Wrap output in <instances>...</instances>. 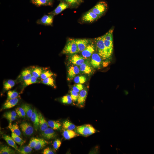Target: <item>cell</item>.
Wrapping results in <instances>:
<instances>
[{"label":"cell","mask_w":154,"mask_h":154,"mask_svg":"<svg viewBox=\"0 0 154 154\" xmlns=\"http://www.w3.org/2000/svg\"><path fill=\"white\" fill-rule=\"evenodd\" d=\"M63 135L64 138L67 140L70 139L79 135L78 133H76L73 130L67 129H66L63 131Z\"/></svg>","instance_id":"24"},{"label":"cell","mask_w":154,"mask_h":154,"mask_svg":"<svg viewBox=\"0 0 154 154\" xmlns=\"http://www.w3.org/2000/svg\"><path fill=\"white\" fill-rule=\"evenodd\" d=\"M79 52H82L90 43V40L86 39H75Z\"/></svg>","instance_id":"14"},{"label":"cell","mask_w":154,"mask_h":154,"mask_svg":"<svg viewBox=\"0 0 154 154\" xmlns=\"http://www.w3.org/2000/svg\"><path fill=\"white\" fill-rule=\"evenodd\" d=\"M61 145V142L59 139L55 140L53 142V144L54 148L55 150H57L59 149Z\"/></svg>","instance_id":"45"},{"label":"cell","mask_w":154,"mask_h":154,"mask_svg":"<svg viewBox=\"0 0 154 154\" xmlns=\"http://www.w3.org/2000/svg\"><path fill=\"white\" fill-rule=\"evenodd\" d=\"M108 5L105 1H101L97 4L90 10L94 13L101 17L106 12Z\"/></svg>","instance_id":"4"},{"label":"cell","mask_w":154,"mask_h":154,"mask_svg":"<svg viewBox=\"0 0 154 154\" xmlns=\"http://www.w3.org/2000/svg\"><path fill=\"white\" fill-rule=\"evenodd\" d=\"M32 149L28 145L18 148L17 151L20 154H29L31 152Z\"/></svg>","instance_id":"34"},{"label":"cell","mask_w":154,"mask_h":154,"mask_svg":"<svg viewBox=\"0 0 154 154\" xmlns=\"http://www.w3.org/2000/svg\"><path fill=\"white\" fill-rule=\"evenodd\" d=\"M40 82L38 78L32 76L29 79L24 80L22 82V90L21 92H22L24 89L27 86L33 84L39 83Z\"/></svg>","instance_id":"20"},{"label":"cell","mask_w":154,"mask_h":154,"mask_svg":"<svg viewBox=\"0 0 154 154\" xmlns=\"http://www.w3.org/2000/svg\"><path fill=\"white\" fill-rule=\"evenodd\" d=\"M50 143V142L48 141L43 139H40V140L34 149L36 150H39L42 149L47 144Z\"/></svg>","instance_id":"32"},{"label":"cell","mask_w":154,"mask_h":154,"mask_svg":"<svg viewBox=\"0 0 154 154\" xmlns=\"http://www.w3.org/2000/svg\"><path fill=\"white\" fill-rule=\"evenodd\" d=\"M61 102L64 104H70L72 102L71 96L68 95L63 96L61 99Z\"/></svg>","instance_id":"40"},{"label":"cell","mask_w":154,"mask_h":154,"mask_svg":"<svg viewBox=\"0 0 154 154\" xmlns=\"http://www.w3.org/2000/svg\"><path fill=\"white\" fill-rule=\"evenodd\" d=\"M69 5L68 3L64 1H61L55 9L51 12L49 13L48 14L53 16L57 15L68 8Z\"/></svg>","instance_id":"15"},{"label":"cell","mask_w":154,"mask_h":154,"mask_svg":"<svg viewBox=\"0 0 154 154\" xmlns=\"http://www.w3.org/2000/svg\"><path fill=\"white\" fill-rule=\"evenodd\" d=\"M80 3L81 2L82 0H77Z\"/></svg>","instance_id":"50"},{"label":"cell","mask_w":154,"mask_h":154,"mask_svg":"<svg viewBox=\"0 0 154 154\" xmlns=\"http://www.w3.org/2000/svg\"><path fill=\"white\" fill-rule=\"evenodd\" d=\"M95 49V46L93 42L90 43L81 52L82 56L85 58L90 57L94 52Z\"/></svg>","instance_id":"13"},{"label":"cell","mask_w":154,"mask_h":154,"mask_svg":"<svg viewBox=\"0 0 154 154\" xmlns=\"http://www.w3.org/2000/svg\"><path fill=\"white\" fill-rule=\"evenodd\" d=\"M44 69L38 66H33L32 74V76L38 78H40L41 74Z\"/></svg>","instance_id":"26"},{"label":"cell","mask_w":154,"mask_h":154,"mask_svg":"<svg viewBox=\"0 0 154 154\" xmlns=\"http://www.w3.org/2000/svg\"><path fill=\"white\" fill-rule=\"evenodd\" d=\"M30 119L33 124L35 130L37 131L39 127V117L38 113L35 108L33 110Z\"/></svg>","instance_id":"18"},{"label":"cell","mask_w":154,"mask_h":154,"mask_svg":"<svg viewBox=\"0 0 154 154\" xmlns=\"http://www.w3.org/2000/svg\"><path fill=\"white\" fill-rule=\"evenodd\" d=\"M48 2L50 3H52V0H47Z\"/></svg>","instance_id":"49"},{"label":"cell","mask_w":154,"mask_h":154,"mask_svg":"<svg viewBox=\"0 0 154 154\" xmlns=\"http://www.w3.org/2000/svg\"><path fill=\"white\" fill-rule=\"evenodd\" d=\"M104 44L110 57L112 54L113 49V40H109L104 38L102 36Z\"/></svg>","instance_id":"23"},{"label":"cell","mask_w":154,"mask_h":154,"mask_svg":"<svg viewBox=\"0 0 154 154\" xmlns=\"http://www.w3.org/2000/svg\"><path fill=\"white\" fill-rule=\"evenodd\" d=\"M80 71L79 68L77 66L73 64L71 65L68 69L67 80H72Z\"/></svg>","instance_id":"11"},{"label":"cell","mask_w":154,"mask_h":154,"mask_svg":"<svg viewBox=\"0 0 154 154\" xmlns=\"http://www.w3.org/2000/svg\"><path fill=\"white\" fill-rule=\"evenodd\" d=\"M100 17L90 10L83 15L82 19L84 22L91 23L97 20Z\"/></svg>","instance_id":"6"},{"label":"cell","mask_w":154,"mask_h":154,"mask_svg":"<svg viewBox=\"0 0 154 154\" xmlns=\"http://www.w3.org/2000/svg\"><path fill=\"white\" fill-rule=\"evenodd\" d=\"M15 153V151L9 146L3 145L0 147V154H14Z\"/></svg>","instance_id":"29"},{"label":"cell","mask_w":154,"mask_h":154,"mask_svg":"<svg viewBox=\"0 0 154 154\" xmlns=\"http://www.w3.org/2000/svg\"><path fill=\"white\" fill-rule=\"evenodd\" d=\"M86 78L83 76H78L74 78V81L76 84H83L86 81Z\"/></svg>","instance_id":"39"},{"label":"cell","mask_w":154,"mask_h":154,"mask_svg":"<svg viewBox=\"0 0 154 154\" xmlns=\"http://www.w3.org/2000/svg\"><path fill=\"white\" fill-rule=\"evenodd\" d=\"M94 40L98 53L103 60L109 59L110 57L105 45L102 36L95 38Z\"/></svg>","instance_id":"1"},{"label":"cell","mask_w":154,"mask_h":154,"mask_svg":"<svg viewBox=\"0 0 154 154\" xmlns=\"http://www.w3.org/2000/svg\"><path fill=\"white\" fill-rule=\"evenodd\" d=\"M65 1L69 5L74 6L80 3L77 0H61Z\"/></svg>","instance_id":"46"},{"label":"cell","mask_w":154,"mask_h":154,"mask_svg":"<svg viewBox=\"0 0 154 154\" xmlns=\"http://www.w3.org/2000/svg\"><path fill=\"white\" fill-rule=\"evenodd\" d=\"M7 97L6 101H7L9 100L15 98L18 96V93L15 90H9L7 93Z\"/></svg>","instance_id":"37"},{"label":"cell","mask_w":154,"mask_h":154,"mask_svg":"<svg viewBox=\"0 0 154 154\" xmlns=\"http://www.w3.org/2000/svg\"><path fill=\"white\" fill-rule=\"evenodd\" d=\"M42 136L47 139H50L55 138L56 134L54 129L50 128H48L42 133Z\"/></svg>","instance_id":"19"},{"label":"cell","mask_w":154,"mask_h":154,"mask_svg":"<svg viewBox=\"0 0 154 154\" xmlns=\"http://www.w3.org/2000/svg\"><path fill=\"white\" fill-rule=\"evenodd\" d=\"M79 66L80 71L83 74L91 75L94 72V68L88 61H85Z\"/></svg>","instance_id":"7"},{"label":"cell","mask_w":154,"mask_h":154,"mask_svg":"<svg viewBox=\"0 0 154 154\" xmlns=\"http://www.w3.org/2000/svg\"><path fill=\"white\" fill-rule=\"evenodd\" d=\"M48 126L54 130H58L61 128L62 124L58 120H50L48 121Z\"/></svg>","instance_id":"25"},{"label":"cell","mask_w":154,"mask_h":154,"mask_svg":"<svg viewBox=\"0 0 154 154\" xmlns=\"http://www.w3.org/2000/svg\"><path fill=\"white\" fill-rule=\"evenodd\" d=\"M31 2L37 6L51 5V3L47 0H31Z\"/></svg>","instance_id":"36"},{"label":"cell","mask_w":154,"mask_h":154,"mask_svg":"<svg viewBox=\"0 0 154 154\" xmlns=\"http://www.w3.org/2000/svg\"><path fill=\"white\" fill-rule=\"evenodd\" d=\"M53 75V74L50 70L44 69L41 75L40 78L42 80L48 77L52 76Z\"/></svg>","instance_id":"38"},{"label":"cell","mask_w":154,"mask_h":154,"mask_svg":"<svg viewBox=\"0 0 154 154\" xmlns=\"http://www.w3.org/2000/svg\"><path fill=\"white\" fill-rule=\"evenodd\" d=\"M32 67L27 68L23 70L17 78L18 81L20 82L30 78L32 76Z\"/></svg>","instance_id":"8"},{"label":"cell","mask_w":154,"mask_h":154,"mask_svg":"<svg viewBox=\"0 0 154 154\" xmlns=\"http://www.w3.org/2000/svg\"><path fill=\"white\" fill-rule=\"evenodd\" d=\"M70 96L72 101L74 102L77 101L79 93L73 90L70 91Z\"/></svg>","instance_id":"44"},{"label":"cell","mask_w":154,"mask_h":154,"mask_svg":"<svg viewBox=\"0 0 154 154\" xmlns=\"http://www.w3.org/2000/svg\"><path fill=\"white\" fill-rule=\"evenodd\" d=\"M15 112L17 115L20 117H25L26 116L24 110L21 107L16 108Z\"/></svg>","instance_id":"41"},{"label":"cell","mask_w":154,"mask_h":154,"mask_svg":"<svg viewBox=\"0 0 154 154\" xmlns=\"http://www.w3.org/2000/svg\"><path fill=\"white\" fill-rule=\"evenodd\" d=\"M40 138L33 137L30 140L28 145L31 148L34 149L40 140Z\"/></svg>","instance_id":"42"},{"label":"cell","mask_w":154,"mask_h":154,"mask_svg":"<svg viewBox=\"0 0 154 154\" xmlns=\"http://www.w3.org/2000/svg\"><path fill=\"white\" fill-rule=\"evenodd\" d=\"M102 60L98 53H93L91 56L90 63L93 68L99 69L101 66Z\"/></svg>","instance_id":"5"},{"label":"cell","mask_w":154,"mask_h":154,"mask_svg":"<svg viewBox=\"0 0 154 154\" xmlns=\"http://www.w3.org/2000/svg\"><path fill=\"white\" fill-rule=\"evenodd\" d=\"M8 127L11 132H13L15 134L20 136L21 135V132L19 129L17 123L11 124V123H9Z\"/></svg>","instance_id":"30"},{"label":"cell","mask_w":154,"mask_h":154,"mask_svg":"<svg viewBox=\"0 0 154 154\" xmlns=\"http://www.w3.org/2000/svg\"><path fill=\"white\" fill-rule=\"evenodd\" d=\"M15 84V81L12 80H9L4 82L3 89L5 91H7L12 88Z\"/></svg>","instance_id":"28"},{"label":"cell","mask_w":154,"mask_h":154,"mask_svg":"<svg viewBox=\"0 0 154 154\" xmlns=\"http://www.w3.org/2000/svg\"><path fill=\"white\" fill-rule=\"evenodd\" d=\"M84 88V86L82 84H78L73 87L72 90L76 92L79 93L83 90Z\"/></svg>","instance_id":"43"},{"label":"cell","mask_w":154,"mask_h":154,"mask_svg":"<svg viewBox=\"0 0 154 154\" xmlns=\"http://www.w3.org/2000/svg\"><path fill=\"white\" fill-rule=\"evenodd\" d=\"M53 15L49 14L44 15L40 19L37 21V23L38 24L49 26L51 25L53 22Z\"/></svg>","instance_id":"12"},{"label":"cell","mask_w":154,"mask_h":154,"mask_svg":"<svg viewBox=\"0 0 154 154\" xmlns=\"http://www.w3.org/2000/svg\"><path fill=\"white\" fill-rule=\"evenodd\" d=\"M43 154H54L53 151L50 148L48 147L43 150L42 152Z\"/></svg>","instance_id":"48"},{"label":"cell","mask_w":154,"mask_h":154,"mask_svg":"<svg viewBox=\"0 0 154 154\" xmlns=\"http://www.w3.org/2000/svg\"><path fill=\"white\" fill-rule=\"evenodd\" d=\"M76 128L78 133L85 137H87L94 134L96 131L93 126L89 124L78 126Z\"/></svg>","instance_id":"3"},{"label":"cell","mask_w":154,"mask_h":154,"mask_svg":"<svg viewBox=\"0 0 154 154\" xmlns=\"http://www.w3.org/2000/svg\"><path fill=\"white\" fill-rule=\"evenodd\" d=\"M39 117V128L42 132L44 131L48 128V125L44 117L40 113H38Z\"/></svg>","instance_id":"21"},{"label":"cell","mask_w":154,"mask_h":154,"mask_svg":"<svg viewBox=\"0 0 154 154\" xmlns=\"http://www.w3.org/2000/svg\"><path fill=\"white\" fill-rule=\"evenodd\" d=\"M85 58L76 54L71 55L69 58V61L72 64L80 66L85 61Z\"/></svg>","instance_id":"10"},{"label":"cell","mask_w":154,"mask_h":154,"mask_svg":"<svg viewBox=\"0 0 154 154\" xmlns=\"http://www.w3.org/2000/svg\"><path fill=\"white\" fill-rule=\"evenodd\" d=\"M11 137L16 143L21 146H22L25 142V141L20 137V136L17 135L13 132H12Z\"/></svg>","instance_id":"35"},{"label":"cell","mask_w":154,"mask_h":154,"mask_svg":"<svg viewBox=\"0 0 154 154\" xmlns=\"http://www.w3.org/2000/svg\"><path fill=\"white\" fill-rule=\"evenodd\" d=\"M21 107L24 110L26 116L28 118H31L33 113V110L31 106L27 104H24L21 106Z\"/></svg>","instance_id":"27"},{"label":"cell","mask_w":154,"mask_h":154,"mask_svg":"<svg viewBox=\"0 0 154 154\" xmlns=\"http://www.w3.org/2000/svg\"><path fill=\"white\" fill-rule=\"evenodd\" d=\"M2 137L10 146L13 147L17 151L18 149V146L16 142L9 135L4 134L2 136Z\"/></svg>","instance_id":"22"},{"label":"cell","mask_w":154,"mask_h":154,"mask_svg":"<svg viewBox=\"0 0 154 154\" xmlns=\"http://www.w3.org/2000/svg\"><path fill=\"white\" fill-rule=\"evenodd\" d=\"M87 95V92L86 90L83 89L79 93L77 102L78 105L81 107L84 106Z\"/></svg>","instance_id":"17"},{"label":"cell","mask_w":154,"mask_h":154,"mask_svg":"<svg viewBox=\"0 0 154 154\" xmlns=\"http://www.w3.org/2000/svg\"><path fill=\"white\" fill-rule=\"evenodd\" d=\"M3 117L7 119L9 121V123H11L12 121L15 120L16 119V117L11 115H7L5 114H3Z\"/></svg>","instance_id":"47"},{"label":"cell","mask_w":154,"mask_h":154,"mask_svg":"<svg viewBox=\"0 0 154 154\" xmlns=\"http://www.w3.org/2000/svg\"><path fill=\"white\" fill-rule=\"evenodd\" d=\"M41 82L44 84L52 86L55 88L56 86L54 84V80L52 76L41 80Z\"/></svg>","instance_id":"31"},{"label":"cell","mask_w":154,"mask_h":154,"mask_svg":"<svg viewBox=\"0 0 154 154\" xmlns=\"http://www.w3.org/2000/svg\"><path fill=\"white\" fill-rule=\"evenodd\" d=\"M62 127L66 129L73 130L76 127V125L68 120L64 121L62 123Z\"/></svg>","instance_id":"33"},{"label":"cell","mask_w":154,"mask_h":154,"mask_svg":"<svg viewBox=\"0 0 154 154\" xmlns=\"http://www.w3.org/2000/svg\"><path fill=\"white\" fill-rule=\"evenodd\" d=\"M20 126L22 131L25 135L30 136L33 133L34 128L30 123L24 122L20 125Z\"/></svg>","instance_id":"9"},{"label":"cell","mask_w":154,"mask_h":154,"mask_svg":"<svg viewBox=\"0 0 154 154\" xmlns=\"http://www.w3.org/2000/svg\"><path fill=\"white\" fill-rule=\"evenodd\" d=\"M19 96L12 99H10L6 101L3 105L1 110L10 109L15 106L18 103L19 100Z\"/></svg>","instance_id":"16"},{"label":"cell","mask_w":154,"mask_h":154,"mask_svg":"<svg viewBox=\"0 0 154 154\" xmlns=\"http://www.w3.org/2000/svg\"><path fill=\"white\" fill-rule=\"evenodd\" d=\"M79 52L77 44L75 39L69 38L62 50L63 54L72 55Z\"/></svg>","instance_id":"2"}]
</instances>
